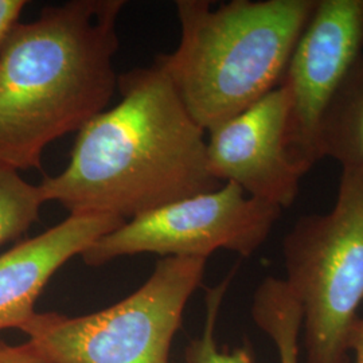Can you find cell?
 <instances>
[{"mask_svg": "<svg viewBox=\"0 0 363 363\" xmlns=\"http://www.w3.org/2000/svg\"><path fill=\"white\" fill-rule=\"evenodd\" d=\"M232 276L226 277L220 286L208 289L206 295V319L203 331L194 337L186 347V363H253L252 347L242 345L232 350L220 349L216 339V325L218 320L220 304Z\"/></svg>", "mask_w": 363, "mask_h": 363, "instance_id": "cell-13", "label": "cell"}, {"mask_svg": "<svg viewBox=\"0 0 363 363\" xmlns=\"http://www.w3.org/2000/svg\"><path fill=\"white\" fill-rule=\"evenodd\" d=\"M208 259L162 257L138 291L81 316L37 312L21 327L54 363H172L171 345Z\"/></svg>", "mask_w": 363, "mask_h": 363, "instance_id": "cell-5", "label": "cell"}, {"mask_svg": "<svg viewBox=\"0 0 363 363\" xmlns=\"http://www.w3.org/2000/svg\"><path fill=\"white\" fill-rule=\"evenodd\" d=\"M347 346L349 352L354 354L355 363H363V316L358 315L351 325Z\"/></svg>", "mask_w": 363, "mask_h": 363, "instance_id": "cell-16", "label": "cell"}, {"mask_svg": "<svg viewBox=\"0 0 363 363\" xmlns=\"http://www.w3.org/2000/svg\"><path fill=\"white\" fill-rule=\"evenodd\" d=\"M25 0H0V49L18 25L19 15L26 7Z\"/></svg>", "mask_w": 363, "mask_h": 363, "instance_id": "cell-15", "label": "cell"}, {"mask_svg": "<svg viewBox=\"0 0 363 363\" xmlns=\"http://www.w3.org/2000/svg\"><path fill=\"white\" fill-rule=\"evenodd\" d=\"M117 85L121 100L78 130L66 169L38 184L45 202L127 220L223 184L208 169L206 130L159 66Z\"/></svg>", "mask_w": 363, "mask_h": 363, "instance_id": "cell-1", "label": "cell"}, {"mask_svg": "<svg viewBox=\"0 0 363 363\" xmlns=\"http://www.w3.org/2000/svg\"><path fill=\"white\" fill-rule=\"evenodd\" d=\"M283 257L303 311L306 363H350L347 339L363 306V171L342 169L334 206L298 218Z\"/></svg>", "mask_w": 363, "mask_h": 363, "instance_id": "cell-4", "label": "cell"}, {"mask_svg": "<svg viewBox=\"0 0 363 363\" xmlns=\"http://www.w3.org/2000/svg\"><path fill=\"white\" fill-rule=\"evenodd\" d=\"M316 0H178L181 42L156 60L206 130L280 86Z\"/></svg>", "mask_w": 363, "mask_h": 363, "instance_id": "cell-3", "label": "cell"}, {"mask_svg": "<svg viewBox=\"0 0 363 363\" xmlns=\"http://www.w3.org/2000/svg\"><path fill=\"white\" fill-rule=\"evenodd\" d=\"M45 203L39 186L0 163V247L21 238L39 220Z\"/></svg>", "mask_w": 363, "mask_h": 363, "instance_id": "cell-12", "label": "cell"}, {"mask_svg": "<svg viewBox=\"0 0 363 363\" xmlns=\"http://www.w3.org/2000/svg\"><path fill=\"white\" fill-rule=\"evenodd\" d=\"M320 147L323 159L363 171V52L325 115Z\"/></svg>", "mask_w": 363, "mask_h": 363, "instance_id": "cell-10", "label": "cell"}, {"mask_svg": "<svg viewBox=\"0 0 363 363\" xmlns=\"http://www.w3.org/2000/svg\"><path fill=\"white\" fill-rule=\"evenodd\" d=\"M0 363H54L38 347L27 340L23 345H9L0 340Z\"/></svg>", "mask_w": 363, "mask_h": 363, "instance_id": "cell-14", "label": "cell"}, {"mask_svg": "<svg viewBox=\"0 0 363 363\" xmlns=\"http://www.w3.org/2000/svg\"><path fill=\"white\" fill-rule=\"evenodd\" d=\"M288 96L281 85L256 104L208 130V169L220 183L277 208L298 198L304 174L286 147Z\"/></svg>", "mask_w": 363, "mask_h": 363, "instance_id": "cell-8", "label": "cell"}, {"mask_svg": "<svg viewBox=\"0 0 363 363\" xmlns=\"http://www.w3.org/2000/svg\"><path fill=\"white\" fill-rule=\"evenodd\" d=\"M252 319L272 340L279 363H298V337L303 311L284 279L268 276L255 291Z\"/></svg>", "mask_w": 363, "mask_h": 363, "instance_id": "cell-11", "label": "cell"}, {"mask_svg": "<svg viewBox=\"0 0 363 363\" xmlns=\"http://www.w3.org/2000/svg\"><path fill=\"white\" fill-rule=\"evenodd\" d=\"M362 52L363 0H316L280 84L288 96V152L304 175L323 159L325 115Z\"/></svg>", "mask_w": 363, "mask_h": 363, "instance_id": "cell-7", "label": "cell"}, {"mask_svg": "<svg viewBox=\"0 0 363 363\" xmlns=\"http://www.w3.org/2000/svg\"><path fill=\"white\" fill-rule=\"evenodd\" d=\"M281 211L228 182L125 220L94 241L81 257L89 267L143 253L208 259L223 249L247 257L267 241Z\"/></svg>", "mask_w": 363, "mask_h": 363, "instance_id": "cell-6", "label": "cell"}, {"mask_svg": "<svg viewBox=\"0 0 363 363\" xmlns=\"http://www.w3.org/2000/svg\"><path fill=\"white\" fill-rule=\"evenodd\" d=\"M124 222L111 214H70L0 255V331L21 330L37 313L35 303L52 276Z\"/></svg>", "mask_w": 363, "mask_h": 363, "instance_id": "cell-9", "label": "cell"}, {"mask_svg": "<svg viewBox=\"0 0 363 363\" xmlns=\"http://www.w3.org/2000/svg\"><path fill=\"white\" fill-rule=\"evenodd\" d=\"M123 0H72L18 23L0 49V163L40 169L43 150L81 130L116 91Z\"/></svg>", "mask_w": 363, "mask_h": 363, "instance_id": "cell-2", "label": "cell"}]
</instances>
